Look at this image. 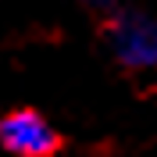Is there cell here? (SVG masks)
I'll use <instances>...</instances> for the list:
<instances>
[{"label":"cell","mask_w":157,"mask_h":157,"mask_svg":"<svg viewBox=\"0 0 157 157\" xmlns=\"http://www.w3.org/2000/svg\"><path fill=\"white\" fill-rule=\"evenodd\" d=\"M111 47L128 68H157V21L136 11H121L111 18Z\"/></svg>","instance_id":"1"},{"label":"cell","mask_w":157,"mask_h":157,"mask_svg":"<svg viewBox=\"0 0 157 157\" xmlns=\"http://www.w3.org/2000/svg\"><path fill=\"white\" fill-rule=\"evenodd\" d=\"M0 143L18 157H50L57 150V132L36 111H14L0 121Z\"/></svg>","instance_id":"2"},{"label":"cell","mask_w":157,"mask_h":157,"mask_svg":"<svg viewBox=\"0 0 157 157\" xmlns=\"http://www.w3.org/2000/svg\"><path fill=\"white\" fill-rule=\"evenodd\" d=\"M89 7H97V11H111L114 7V0H86Z\"/></svg>","instance_id":"3"}]
</instances>
